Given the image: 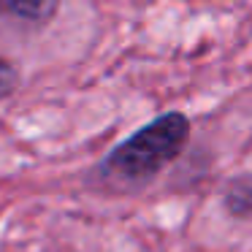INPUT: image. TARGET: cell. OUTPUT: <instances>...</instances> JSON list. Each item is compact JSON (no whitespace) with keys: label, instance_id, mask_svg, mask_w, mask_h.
<instances>
[{"label":"cell","instance_id":"6da1fadb","mask_svg":"<svg viewBox=\"0 0 252 252\" xmlns=\"http://www.w3.org/2000/svg\"><path fill=\"white\" fill-rule=\"evenodd\" d=\"M190 133V117L182 111H165L117 144L100 163V171L117 182L147 185L185 152Z\"/></svg>","mask_w":252,"mask_h":252},{"label":"cell","instance_id":"7a4b0ae2","mask_svg":"<svg viewBox=\"0 0 252 252\" xmlns=\"http://www.w3.org/2000/svg\"><path fill=\"white\" fill-rule=\"evenodd\" d=\"M222 209L230 220L250 222L252 220V171L228 179L222 187Z\"/></svg>","mask_w":252,"mask_h":252},{"label":"cell","instance_id":"3957f363","mask_svg":"<svg viewBox=\"0 0 252 252\" xmlns=\"http://www.w3.org/2000/svg\"><path fill=\"white\" fill-rule=\"evenodd\" d=\"M60 0H6V8L19 19L30 22H46L57 14Z\"/></svg>","mask_w":252,"mask_h":252},{"label":"cell","instance_id":"277c9868","mask_svg":"<svg viewBox=\"0 0 252 252\" xmlns=\"http://www.w3.org/2000/svg\"><path fill=\"white\" fill-rule=\"evenodd\" d=\"M17 87H19L17 68H14L8 60H3V57H0V98H8V95H11Z\"/></svg>","mask_w":252,"mask_h":252}]
</instances>
